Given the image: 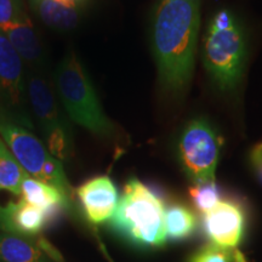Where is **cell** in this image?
<instances>
[{
  "label": "cell",
  "mask_w": 262,
  "mask_h": 262,
  "mask_svg": "<svg viewBox=\"0 0 262 262\" xmlns=\"http://www.w3.org/2000/svg\"><path fill=\"white\" fill-rule=\"evenodd\" d=\"M199 21L198 0H162L156 10L153 49L166 89L182 90L191 78Z\"/></svg>",
  "instance_id": "cell-1"
},
{
  "label": "cell",
  "mask_w": 262,
  "mask_h": 262,
  "mask_svg": "<svg viewBox=\"0 0 262 262\" xmlns=\"http://www.w3.org/2000/svg\"><path fill=\"white\" fill-rule=\"evenodd\" d=\"M111 225L118 233L142 247H162L166 241L163 202L139 179H130Z\"/></svg>",
  "instance_id": "cell-2"
},
{
  "label": "cell",
  "mask_w": 262,
  "mask_h": 262,
  "mask_svg": "<svg viewBox=\"0 0 262 262\" xmlns=\"http://www.w3.org/2000/svg\"><path fill=\"white\" fill-rule=\"evenodd\" d=\"M55 88L68 117L95 135H113L114 126L101 108L89 74L74 51L62 58L55 72Z\"/></svg>",
  "instance_id": "cell-3"
},
{
  "label": "cell",
  "mask_w": 262,
  "mask_h": 262,
  "mask_svg": "<svg viewBox=\"0 0 262 262\" xmlns=\"http://www.w3.org/2000/svg\"><path fill=\"white\" fill-rule=\"evenodd\" d=\"M245 60V38L237 22L217 27L210 22L204 42V63L222 91L232 90L241 79Z\"/></svg>",
  "instance_id": "cell-4"
},
{
  "label": "cell",
  "mask_w": 262,
  "mask_h": 262,
  "mask_svg": "<svg viewBox=\"0 0 262 262\" xmlns=\"http://www.w3.org/2000/svg\"><path fill=\"white\" fill-rule=\"evenodd\" d=\"M221 139L205 119L192 120L179 140L180 159L194 185L214 183Z\"/></svg>",
  "instance_id": "cell-5"
},
{
  "label": "cell",
  "mask_w": 262,
  "mask_h": 262,
  "mask_svg": "<svg viewBox=\"0 0 262 262\" xmlns=\"http://www.w3.org/2000/svg\"><path fill=\"white\" fill-rule=\"evenodd\" d=\"M24 67L14 45L0 31V113L18 125L34 130Z\"/></svg>",
  "instance_id": "cell-6"
},
{
  "label": "cell",
  "mask_w": 262,
  "mask_h": 262,
  "mask_svg": "<svg viewBox=\"0 0 262 262\" xmlns=\"http://www.w3.org/2000/svg\"><path fill=\"white\" fill-rule=\"evenodd\" d=\"M0 135L25 171L40 181L44 165L52 157L44 143L27 127L14 123L2 113Z\"/></svg>",
  "instance_id": "cell-7"
},
{
  "label": "cell",
  "mask_w": 262,
  "mask_h": 262,
  "mask_svg": "<svg viewBox=\"0 0 262 262\" xmlns=\"http://www.w3.org/2000/svg\"><path fill=\"white\" fill-rule=\"evenodd\" d=\"M26 91L31 112L37 118L42 135L47 136L56 127L70 126L44 74L28 71L26 73Z\"/></svg>",
  "instance_id": "cell-8"
},
{
  "label": "cell",
  "mask_w": 262,
  "mask_h": 262,
  "mask_svg": "<svg viewBox=\"0 0 262 262\" xmlns=\"http://www.w3.org/2000/svg\"><path fill=\"white\" fill-rule=\"evenodd\" d=\"M77 195L88 221L94 225L111 220L119 202L117 187L107 175L88 180L77 188Z\"/></svg>",
  "instance_id": "cell-9"
},
{
  "label": "cell",
  "mask_w": 262,
  "mask_h": 262,
  "mask_svg": "<svg viewBox=\"0 0 262 262\" xmlns=\"http://www.w3.org/2000/svg\"><path fill=\"white\" fill-rule=\"evenodd\" d=\"M204 225L212 243L226 249H235L243 235V211L235 203L219 202L205 214Z\"/></svg>",
  "instance_id": "cell-10"
},
{
  "label": "cell",
  "mask_w": 262,
  "mask_h": 262,
  "mask_svg": "<svg viewBox=\"0 0 262 262\" xmlns=\"http://www.w3.org/2000/svg\"><path fill=\"white\" fill-rule=\"evenodd\" d=\"M0 31L4 33L10 42L14 45L24 63L28 67V71L44 73L47 68V54L31 18L27 17L24 21Z\"/></svg>",
  "instance_id": "cell-11"
},
{
  "label": "cell",
  "mask_w": 262,
  "mask_h": 262,
  "mask_svg": "<svg viewBox=\"0 0 262 262\" xmlns=\"http://www.w3.org/2000/svg\"><path fill=\"white\" fill-rule=\"evenodd\" d=\"M47 222L48 217L44 211L21 199L18 202H10L4 206V224L2 231L33 238L40 233Z\"/></svg>",
  "instance_id": "cell-12"
},
{
  "label": "cell",
  "mask_w": 262,
  "mask_h": 262,
  "mask_svg": "<svg viewBox=\"0 0 262 262\" xmlns=\"http://www.w3.org/2000/svg\"><path fill=\"white\" fill-rule=\"evenodd\" d=\"M29 5L42 24L56 31H71L79 24L80 0H29Z\"/></svg>",
  "instance_id": "cell-13"
},
{
  "label": "cell",
  "mask_w": 262,
  "mask_h": 262,
  "mask_svg": "<svg viewBox=\"0 0 262 262\" xmlns=\"http://www.w3.org/2000/svg\"><path fill=\"white\" fill-rule=\"evenodd\" d=\"M22 199L45 212L48 222L54 220L62 210L70 208L71 199L60 189L27 175L21 185Z\"/></svg>",
  "instance_id": "cell-14"
},
{
  "label": "cell",
  "mask_w": 262,
  "mask_h": 262,
  "mask_svg": "<svg viewBox=\"0 0 262 262\" xmlns=\"http://www.w3.org/2000/svg\"><path fill=\"white\" fill-rule=\"evenodd\" d=\"M39 241L16 234L0 233V261L50 262V257L42 251Z\"/></svg>",
  "instance_id": "cell-15"
},
{
  "label": "cell",
  "mask_w": 262,
  "mask_h": 262,
  "mask_svg": "<svg viewBox=\"0 0 262 262\" xmlns=\"http://www.w3.org/2000/svg\"><path fill=\"white\" fill-rule=\"evenodd\" d=\"M27 175L6 143L0 139V188L19 195L22 181Z\"/></svg>",
  "instance_id": "cell-16"
},
{
  "label": "cell",
  "mask_w": 262,
  "mask_h": 262,
  "mask_svg": "<svg viewBox=\"0 0 262 262\" xmlns=\"http://www.w3.org/2000/svg\"><path fill=\"white\" fill-rule=\"evenodd\" d=\"M196 227L195 216L189 209L173 205L165 210L166 235L172 239H183L191 235Z\"/></svg>",
  "instance_id": "cell-17"
},
{
  "label": "cell",
  "mask_w": 262,
  "mask_h": 262,
  "mask_svg": "<svg viewBox=\"0 0 262 262\" xmlns=\"http://www.w3.org/2000/svg\"><path fill=\"white\" fill-rule=\"evenodd\" d=\"M49 153L58 160H67L72 153V134L70 126L56 127L45 136Z\"/></svg>",
  "instance_id": "cell-18"
},
{
  "label": "cell",
  "mask_w": 262,
  "mask_h": 262,
  "mask_svg": "<svg viewBox=\"0 0 262 262\" xmlns=\"http://www.w3.org/2000/svg\"><path fill=\"white\" fill-rule=\"evenodd\" d=\"M191 196L194 202L199 211L209 212L214 206H216L220 198H219V191L214 183H203V185H194L189 189Z\"/></svg>",
  "instance_id": "cell-19"
},
{
  "label": "cell",
  "mask_w": 262,
  "mask_h": 262,
  "mask_svg": "<svg viewBox=\"0 0 262 262\" xmlns=\"http://www.w3.org/2000/svg\"><path fill=\"white\" fill-rule=\"evenodd\" d=\"M234 250L214 243L208 244L196 250L189 258V262H234Z\"/></svg>",
  "instance_id": "cell-20"
},
{
  "label": "cell",
  "mask_w": 262,
  "mask_h": 262,
  "mask_svg": "<svg viewBox=\"0 0 262 262\" xmlns=\"http://www.w3.org/2000/svg\"><path fill=\"white\" fill-rule=\"evenodd\" d=\"M28 17L22 0H0V29Z\"/></svg>",
  "instance_id": "cell-21"
},
{
  "label": "cell",
  "mask_w": 262,
  "mask_h": 262,
  "mask_svg": "<svg viewBox=\"0 0 262 262\" xmlns=\"http://www.w3.org/2000/svg\"><path fill=\"white\" fill-rule=\"evenodd\" d=\"M251 162H253L258 178L262 181V143H258L257 146L254 147L253 152H251Z\"/></svg>",
  "instance_id": "cell-22"
},
{
  "label": "cell",
  "mask_w": 262,
  "mask_h": 262,
  "mask_svg": "<svg viewBox=\"0 0 262 262\" xmlns=\"http://www.w3.org/2000/svg\"><path fill=\"white\" fill-rule=\"evenodd\" d=\"M234 262H247L245 261L244 255L242 253H239L237 249L234 250Z\"/></svg>",
  "instance_id": "cell-23"
},
{
  "label": "cell",
  "mask_w": 262,
  "mask_h": 262,
  "mask_svg": "<svg viewBox=\"0 0 262 262\" xmlns=\"http://www.w3.org/2000/svg\"><path fill=\"white\" fill-rule=\"evenodd\" d=\"M3 224H4V206L0 205V229H3Z\"/></svg>",
  "instance_id": "cell-24"
}]
</instances>
